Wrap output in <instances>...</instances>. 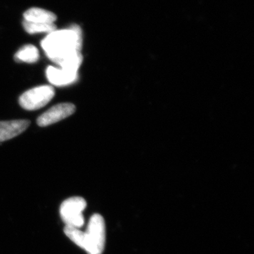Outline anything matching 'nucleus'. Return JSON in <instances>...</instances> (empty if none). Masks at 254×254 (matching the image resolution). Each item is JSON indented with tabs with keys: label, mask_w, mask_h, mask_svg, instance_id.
I'll use <instances>...</instances> for the list:
<instances>
[{
	"label": "nucleus",
	"mask_w": 254,
	"mask_h": 254,
	"mask_svg": "<svg viewBox=\"0 0 254 254\" xmlns=\"http://www.w3.org/2000/svg\"><path fill=\"white\" fill-rule=\"evenodd\" d=\"M29 125L30 122L26 120L0 122V142L7 141L18 136Z\"/></svg>",
	"instance_id": "7"
},
{
	"label": "nucleus",
	"mask_w": 254,
	"mask_h": 254,
	"mask_svg": "<svg viewBox=\"0 0 254 254\" xmlns=\"http://www.w3.org/2000/svg\"><path fill=\"white\" fill-rule=\"evenodd\" d=\"M46 76L52 84L57 86L71 84L77 81L78 78V72H73L54 66H48L46 70Z\"/></svg>",
	"instance_id": "6"
},
{
	"label": "nucleus",
	"mask_w": 254,
	"mask_h": 254,
	"mask_svg": "<svg viewBox=\"0 0 254 254\" xmlns=\"http://www.w3.org/2000/svg\"><path fill=\"white\" fill-rule=\"evenodd\" d=\"M39 51L36 47L32 45H26L22 47L15 55L16 62L26 63H35L39 60Z\"/></svg>",
	"instance_id": "9"
},
{
	"label": "nucleus",
	"mask_w": 254,
	"mask_h": 254,
	"mask_svg": "<svg viewBox=\"0 0 254 254\" xmlns=\"http://www.w3.org/2000/svg\"><path fill=\"white\" fill-rule=\"evenodd\" d=\"M24 20L29 22L38 23H54L57 20V16L52 11L33 7L28 9L23 14Z\"/></svg>",
	"instance_id": "8"
},
{
	"label": "nucleus",
	"mask_w": 254,
	"mask_h": 254,
	"mask_svg": "<svg viewBox=\"0 0 254 254\" xmlns=\"http://www.w3.org/2000/svg\"><path fill=\"white\" fill-rule=\"evenodd\" d=\"M75 111L76 107L72 103H60L41 115L37 120V123L40 127L49 126L71 116Z\"/></svg>",
	"instance_id": "5"
},
{
	"label": "nucleus",
	"mask_w": 254,
	"mask_h": 254,
	"mask_svg": "<svg viewBox=\"0 0 254 254\" xmlns=\"http://www.w3.org/2000/svg\"><path fill=\"white\" fill-rule=\"evenodd\" d=\"M86 206V200L82 197H71L63 201L60 205V214L65 225L81 228L84 225L83 212Z\"/></svg>",
	"instance_id": "3"
},
{
	"label": "nucleus",
	"mask_w": 254,
	"mask_h": 254,
	"mask_svg": "<svg viewBox=\"0 0 254 254\" xmlns=\"http://www.w3.org/2000/svg\"><path fill=\"white\" fill-rule=\"evenodd\" d=\"M82 31L77 25L66 29L56 30L48 33L41 42V46L48 58L68 71L78 72L83 56Z\"/></svg>",
	"instance_id": "1"
},
{
	"label": "nucleus",
	"mask_w": 254,
	"mask_h": 254,
	"mask_svg": "<svg viewBox=\"0 0 254 254\" xmlns=\"http://www.w3.org/2000/svg\"><path fill=\"white\" fill-rule=\"evenodd\" d=\"M55 90L51 86H41L25 92L19 98V104L23 109L36 110L46 106L53 99Z\"/></svg>",
	"instance_id": "4"
},
{
	"label": "nucleus",
	"mask_w": 254,
	"mask_h": 254,
	"mask_svg": "<svg viewBox=\"0 0 254 254\" xmlns=\"http://www.w3.org/2000/svg\"><path fill=\"white\" fill-rule=\"evenodd\" d=\"M66 236L88 254H102L105 250L106 229L104 218L100 214H93L88 222L86 231L76 227L65 226Z\"/></svg>",
	"instance_id": "2"
},
{
	"label": "nucleus",
	"mask_w": 254,
	"mask_h": 254,
	"mask_svg": "<svg viewBox=\"0 0 254 254\" xmlns=\"http://www.w3.org/2000/svg\"><path fill=\"white\" fill-rule=\"evenodd\" d=\"M23 26L24 29L30 34L38 33H50L56 31V26L54 23H38L23 21Z\"/></svg>",
	"instance_id": "10"
}]
</instances>
